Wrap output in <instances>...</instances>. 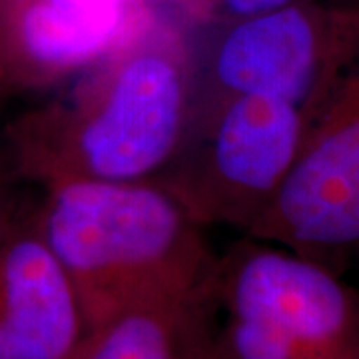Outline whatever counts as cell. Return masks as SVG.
<instances>
[{
	"label": "cell",
	"mask_w": 359,
	"mask_h": 359,
	"mask_svg": "<svg viewBox=\"0 0 359 359\" xmlns=\"http://www.w3.org/2000/svg\"><path fill=\"white\" fill-rule=\"evenodd\" d=\"M18 0H0V14L4 13L6 8H11L13 4H16Z\"/></svg>",
	"instance_id": "4fadbf2b"
},
{
	"label": "cell",
	"mask_w": 359,
	"mask_h": 359,
	"mask_svg": "<svg viewBox=\"0 0 359 359\" xmlns=\"http://www.w3.org/2000/svg\"><path fill=\"white\" fill-rule=\"evenodd\" d=\"M152 25L150 0H18L0 14L2 86L65 84Z\"/></svg>",
	"instance_id": "52a82bcc"
},
{
	"label": "cell",
	"mask_w": 359,
	"mask_h": 359,
	"mask_svg": "<svg viewBox=\"0 0 359 359\" xmlns=\"http://www.w3.org/2000/svg\"><path fill=\"white\" fill-rule=\"evenodd\" d=\"M178 359H226L222 355L218 344L212 335V330L208 325L202 294H200V302H198L196 313L190 321V327H188V334H186Z\"/></svg>",
	"instance_id": "30bf717a"
},
{
	"label": "cell",
	"mask_w": 359,
	"mask_h": 359,
	"mask_svg": "<svg viewBox=\"0 0 359 359\" xmlns=\"http://www.w3.org/2000/svg\"><path fill=\"white\" fill-rule=\"evenodd\" d=\"M313 116L250 94L212 96L158 180L204 228L248 231L294 166Z\"/></svg>",
	"instance_id": "277c9868"
},
{
	"label": "cell",
	"mask_w": 359,
	"mask_h": 359,
	"mask_svg": "<svg viewBox=\"0 0 359 359\" xmlns=\"http://www.w3.org/2000/svg\"><path fill=\"white\" fill-rule=\"evenodd\" d=\"M355 2H359V0H355Z\"/></svg>",
	"instance_id": "9a60e30c"
},
{
	"label": "cell",
	"mask_w": 359,
	"mask_h": 359,
	"mask_svg": "<svg viewBox=\"0 0 359 359\" xmlns=\"http://www.w3.org/2000/svg\"><path fill=\"white\" fill-rule=\"evenodd\" d=\"M14 176L6 160H0V242L6 238V233L16 226V222L25 216L20 210V202L16 200L14 192Z\"/></svg>",
	"instance_id": "8fae6325"
},
{
	"label": "cell",
	"mask_w": 359,
	"mask_h": 359,
	"mask_svg": "<svg viewBox=\"0 0 359 359\" xmlns=\"http://www.w3.org/2000/svg\"><path fill=\"white\" fill-rule=\"evenodd\" d=\"M244 236L337 273L359 262V54L313 116L280 190Z\"/></svg>",
	"instance_id": "5b68a950"
},
{
	"label": "cell",
	"mask_w": 359,
	"mask_h": 359,
	"mask_svg": "<svg viewBox=\"0 0 359 359\" xmlns=\"http://www.w3.org/2000/svg\"><path fill=\"white\" fill-rule=\"evenodd\" d=\"M200 294L202 287L120 311L90 330L74 359H178Z\"/></svg>",
	"instance_id": "9c48e42d"
},
{
	"label": "cell",
	"mask_w": 359,
	"mask_h": 359,
	"mask_svg": "<svg viewBox=\"0 0 359 359\" xmlns=\"http://www.w3.org/2000/svg\"><path fill=\"white\" fill-rule=\"evenodd\" d=\"M202 299L226 359H359V292L283 245L244 236L216 256Z\"/></svg>",
	"instance_id": "3957f363"
},
{
	"label": "cell",
	"mask_w": 359,
	"mask_h": 359,
	"mask_svg": "<svg viewBox=\"0 0 359 359\" xmlns=\"http://www.w3.org/2000/svg\"><path fill=\"white\" fill-rule=\"evenodd\" d=\"M359 54V2L302 0L238 18L210 62L212 96L250 94L320 112Z\"/></svg>",
	"instance_id": "8992f818"
},
{
	"label": "cell",
	"mask_w": 359,
	"mask_h": 359,
	"mask_svg": "<svg viewBox=\"0 0 359 359\" xmlns=\"http://www.w3.org/2000/svg\"><path fill=\"white\" fill-rule=\"evenodd\" d=\"M0 92H4V86H2V65H0Z\"/></svg>",
	"instance_id": "5bb4252c"
},
{
	"label": "cell",
	"mask_w": 359,
	"mask_h": 359,
	"mask_svg": "<svg viewBox=\"0 0 359 359\" xmlns=\"http://www.w3.org/2000/svg\"><path fill=\"white\" fill-rule=\"evenodd\" d=\"M32 222L88 332L124 309L198 292L216 259L204 226L158 180L48 186Z\"/></svg>",
	"instance_id": "7a4b0ae2"
},
{
	"label": "cell",
	"mask_w": 359,
	"mask_h": 359,
	"mask_svg": "<svg viewBox=\"0 0 359 359\" xmlns=\"http://www.w3.org/2000/svg\"><path fill=\"white\" fill-rule=\"evenodd\" d=\"M294 2H302V0H216V6L224 18L233 22L238 18L268 13V11L282 8V6L294 4Z\"/></svg>",
	"instance_id": "7c38bea8"
},
{
	"label": "cell",
	"mask_w": 359,
	"mask_h": 359,
	"mask_svg": "<svg viewBox=\"0 0 359 359\" xmlns=\"http://www.w3.org/2000/svg\"><path fill=\"white\" fill-rule=\"evenodd\" d=\"M86 335L74 285L25 214L0 242V359H74Z\"/></svg>",
	"instance_id": "ba28073f"
},
{
	"label": "cell",
	"mask_w": 359,
	"mask_h": 359,
	"mask_svg": "<svg viewBox=\"0 0 359 359\" xmlns=\"http://www.w3.org/2000/svg\"><path fill=\"white\" fill-rule=\"evenodd\" d=\"M192 92L186 42L152 25L65 82L60 94L14 118L4 132L6 164L14 178L42 188L154 180L186 138Z\"/></svg>",
	"instance_id": "6da1fadb"
}]
</instances>
